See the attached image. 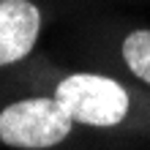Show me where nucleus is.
I'll return each mask as SVG.
<instances>
[{"mask_svg": "<svg viewBox=\"0 0 150 150\" xmlns=\"http://www.w3.org/2000/svg\"><path fill=\"white\" fill-rule=\"evenodd\" d=\"M123 57L142 82L150 85V30H134L123 41Z\"/></svg>", "mask_w": 150, "mask_h": 150, "instance_id": "obj_4", "label": "nucleus"}, {"mask_svg": "<svg viewBox=\"0 0 150 150\" xmlns=\"http://www.w3.org/2000/svg\"><path fill=\"white\" fill-rule=\"evenodd\" d=\"M71 123L74 120L55 98H28L0 112V139L11 147L41 150L63 142Z\"/></svg>", "mask_w": 150, "mask_h": 150, "instance_id": "obj_2", "label": "nucleus"}, {"mask_svg": "<svg viewBox=\"0 0 150 150\" xmlns=\"http://www.w3.org/2000/svg\"><path fill=\"white\" fill-rule=\"evenodd\" d=\"M55 101L74 123L85 126H117L128 112V93L107 76L74 74L55 90Z\"/></svg>", "mask_w": 150, "mask_h": 150, "instance_id": "obj_1", "label": "nucleus"}, {"mask_svg": "<svg viewBox=\"0 0 150 150\" xmlns=\"http://www.w3.org/2000/svg\"><path fill=\"white\" fill-rule=\"evenodd\" d=\"M41 11L28 0H0V66L16 63L33 49Z\"/></svg>", "mask_w": 150, "mask_h": 150, "instance_id": "obj_3", "label": "nucleus"}]
</instances>
